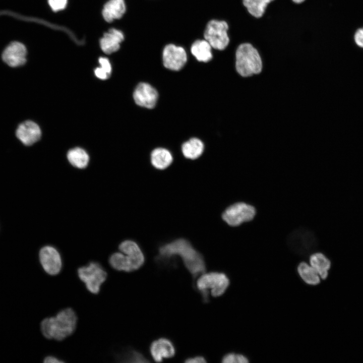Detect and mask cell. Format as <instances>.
Instances as JSON below:
<instances>
[{
	"label": "cell",
	"mask_w": 363,
	"mask_h": 363,
	"mask_svg": "<svg viewBox=\"0 0 363 363\" xmlns=\"http://www.w3.org/2000/svg\"><path fill=\"white\" fill-rule=\"evenodd\" d=\"M176 256L181 258L194 281L205 272L206 266L203 256L184 238H178L161 245L158 249L156 260L159 264L165 265Z\"/></svg>",
	"instance_id": "6da1fadb"
},
{
	"label": "cell",
	"mask_w": 363,
	"mask_h": 363,
	"mask_svg": "<svg viewBox=\"0 0 363 363\" xmlns=\"http://www.w3.org/2000/svg\"><path fill=\"white\" fill-rule=\"evenodd\" d=\"M77 320L75 312L67 308L58 312L55 316L44 319L40 324L41 331L47 339L62 341L75 331Z\"/></svg>",
	"instance_id": "7a4b0ae2"
},
{
	"label": "cell",
	"mask_w": 363,
	"mask_h": 363,
	"mask_svg": "<svg viewBox=\"0 0 363 363\" xmlns=\"http://www.w3.org/2000/svg\"><path fill=\"white\" fill-rule=\"evenodd\" d=\"M119 252L112 254L109 263L114 269L131 272L140 269L145 262V256L135 241L126 240L119 245Z\"/></svg>",
	"instance_id": "3957f363"
},
{
	"label": "cell",
	"mask_w": 363,
	"mask_h": 363,
	"mask_svg": "<svg viewBox=\"0 0 363 363\" xmlns=\"http://www.w3.org/2000/svg\"><path fill=\"white\" fill-rule=\"evenodd\" d=\"M235 69L241 77L248 78L261 73L263 69L262 57L251 44H240L235 51Z\"/></svg>",
	"instance_id": "277c9868"
},
{
	"label": "cell",
	"mask_w": 363,
	"mask_h": 363,
	"mask_svg": "<svg viewBox=\"0 0 363 363\" xmlns=\"http://www.w3.org/2000/svg\"><path fill=\"white\" fill-rule=\"evenodd\" d=\"M194 286L201 294L203 302L209 301V295L218 297L224 293L229 285L227 276L223 272L203 273L194 281Z\"/></svg>",
	"instance_id": "5b68a950"
},
{
	"label": "cell",
	"mask_w": 363,
	"mask_h": 363,
	"mask_svg": "<svg viewBox=\"0 0 363 363\" xmlns=\"http://www.w3.org/2000/svg\"><path fill=\"white\" fill-rule=\"evenodd\" d=\"M315 233L305 227H299L291 231L287 237L290 250L300 256H307L313 252L318 246Z\"/></svg>",
	"instance_id": "8992f818"
},
{
	"label": "cell",
	"mask_w": 363,
	"mask_h": 363,
	"mask_svg": "<svg viewBox=\"0 0 363 363\" xmlns=\"http://www.w3.org/2000/svg\"><path fill=\"white\" fill-rule=\"evenodd\" d=\"M77 273L79 279L85 283L87 290L94 294L99 292L101 285L107 277V274L102 267L95 262L79 268Z\"/></svg>",
	"instance_id": "52a82bcc"
},
{
	"label": "cell",
	"mask_w": 363,
	"mask_h": 363,
	"mask_svg": "<svg viewBox=\"0 0 363 363\" xmlns=\"http://www.w3.org/2000/svg\"><path fill=\"white\" fill-rule=\"evenodd\" d=\"M255 208L245 202H237L228 207L223 212V220L231 226H237L252 220L256 215Z\"/></svg>",
	"instance_id": "ba28073f"
},
{
	"label": "cell",
	"mask_w": 363,
	"mask_h": 363,
	"mask_svg": "<svg viewBox=\"0 0 363 363\" xmlns=\"http://www.w3.org/2000/svg\"><path fill=\"white\" fill-rule=\"evenodd\" d=\"M228 26L224 21L212 20L209 21L204 31V38L212 47L222 50L228 45Z\"/></svg>",
	"instance_id": "9c48e42d"
},
{
	"label": "cell",
	"mask_w": 363,
	"mask_h": 363,
	"mask_svg": "<svg viewBox=\"0 0 363 363\" xmlns=\"http://www.w3.org/2000/svg\"><path fill=\"white\" fill-rule=\"evenodd\" d=\"M39 258L45 272L52 276L58 274L62 267V261L58 251L53 247H42L39 253Z\"/></svg>",
	"instance_id": "30bf717a"
},
{
	"label": "cell",
	"mask_w": 363,
	"mask_h": 363,
	"mask_svg": "<svg viewBox=\"0 0 363 363\" xmlns=\"http://www.w3.org/2000/svg\"><path fill=\"white\" fill-rule=\"evenodd\" d=\"M164 66L171 70H180L186 64L187 55L185 50L172 44L166 45L162 53Z\"/></svg>",
	"instance_id": "8fae6325"
},
{
	"label": "cell",
	"mask_w": 363,
	"mask_h": 363,
	"mask_svg": "<svg viewBox=\"0 0 363 363\" xmlns=\"http://www.w3.org/2000/svg\"><path fill=\"white\" fill-rule=\"evenodd\" d=\"M27 50L22 43L14 41L9 44L4 50L2 57L9 66L18 67L26 62Z\"/></svg>",
	"instance_id": "7c38bea8"
},
{
	"label": "cell",
	"mask_w": 363,
	"mask_h": 363,
	"mask_svg": "<svg viewBox=\"0 0 363 363\" xmlns=\"http://www.w3.org/2000/svg\"><path fill=\"white\" fill-rule=\"evenodd\" d=\"M16 136L22 144L31 146L39 140L41 131L39 126L32 120H26L18 125Z\"/></svg>",
	"instance_id": "4fadbf2b"
},
{
	"label": "cell",
	"mask_w": 363,
	"mask_h": 363,
	"mask_svg": "<svg viewBox=\"0 0 363 363\" xmlns=\"http://www.w3.org/2000/svg\"><path fill=\"white\" fill-rule=\"evenodd\" d=\"M136 103L142 107L153 108L158 99V92L151 85L140 83L135 88L133 94Z\"/></svg>",
	"instance_id": "5bb4252c"
},
{
	"label": "cell",
	"mask_w": 363,
	"mask_h": 363,
	"mask_svg": "<svg viewBox=\"0 0 363 363\" xmlns=\"http://www.w3.org/2000/svg\"><path fill=\"white\" fill-rule=\"evenodd\" d=\"M149 351L155 361L161 362L164 359L172 357L175 353V348L170 339L162 337L151 343Z\"/></svg>",
	"instance_id": "9a60e30c"
},
{
	"label": "cell",
	"mask_w": 363,
	"mask_h": 363,
	"mask_svg": "<svg viewBox=\"0 0 363 363\" xmlns=\"http://www.w3.org/2000/svg\"><path fill=\"white\" fill-rule=\"evenodd\" d=\"M123 33L117 29L112 28L104 34L100 39L101 49L106 54L116 51L120 47V43L124 40Z\"/></svg>",
	"instance_id": "2e32d148"
},
{
	"label": "cell",
	"mask_w": 363,
	"mask_h": 363,
	"mask_svg": "<svg viewBox=\"0 0 363 363\" xmlns=\"http://www.w3.org/2000/svg\"><path fill=\"white\" fill-rule=\"evenodd\" d=\"M125 11L126 6L124 0H109L103 7L102 15L106 21L111 22L120 18Z\"/></svg>",
	"instance_id": "e0dca14e"
},
{
	"label": "cell",
	"mask_w": 363,
	"mask_h": 363,
	"mask_svg": "<svg viewBox=\"0 0 363 363\" xmlns=\"http://www.w3.org/2000/svg\"><path fill=\"white\" fill-rule=\"evenodd\" d=\"M310 263L318 273L321 279L327 278L331 263L324 254L320 252L312 254L310 257Z\"/></svg>",
	"instance_id": "ac0fdd59"
},
{
	"label": "cell",
	"mask_w": 363,
	"mask_h": 363,
	"mask_svg": "<svg viewBox=\"0 0 363 363\" xmlns=\"http://www.w3.org/2000/svg\"><path fill=\"white\" fill-rule=\"evenodd\" d=\"M173 161L171 153L162 148H156L151 154V162L156 169H164L168 167Z\"/></svg>",
	"instance_id": "d6986e66"
},
{
	"label": "cell",
	"mask_w": 363,
	"mask_h": 363,
	"mask_svg": "<svg viewBox=\"0 0 363 363\" xmlns=\"http://www.w3.org/2000/svg\"><path fill=\"white\" fill-rule=\"evenodd\" d=\"M211 49L212 46L206 40H197L192 45L191 51L198 60L206 63L213 57Z\"/></svg>",
	"instance_id": "ffe728a7"
},
{
	"label": "cell",
	"mask_w": 363,
	"mask_h": 363,
	"mask_svg": "<svg viewBox=\"0 0 363 363\" xmlns=\"http://www.w3.org/2000/svg\"><path fill=\"white\" fill-rule=\"evenodd\" d=\"M182 150L186 158L195 159L202 155L204 150V144L199 139L193 138L183 144Z\"/></svg>",
	"instance_id": "44dd1931"
},
{
	"label": "cell",
	"mask_w": 363,
	"mask_h": 363,
	"mask_svg": "<svg viewBox=\"0 0 363 363\" xmlns=\"http://www.w3.org/2000/svg\"><path fill=\"white\" fill-rule=\"evenodd\" d=\"M67 158L73 166L80 169L85 168L89 161L88 153L78 147L70 150L67 153Z\"/></svg>",
	"instance_id": "7402d4cb"
},
{
	"label": "cell",
	"mask_w": 363,
	"mask_h": 363,
	"mask_svg": "<svg viewBox=\"0 0 363 363\" xmlns=\"http://www.w3.org/2000/svg\"><path fill=\"white\" fill-rule=\"evenodd\" d=\"M297 270L301 279L307 284L316 285L320 282L321 278L313 267L306 262L299 264Z\"/></svg>",
	"instance_id": "603a6c76"
},
{
	"label": "cell",
	"mask_w": 363,
	"mask_h": 363,
	"mask_svg": "<svg viewBox=\"0 0 363 363\" xmlns=\"http://www.w3.org/2000/svg\"><path fill=\"white\" fill-rule=\"evenodd\" d=\"M274 0H243L244 6L253 16L259 18L265 13L267 5Z\"/></svg>",
	"instance_id": "cb8c5ba5"
},
{
	"label": "cell",
	"mask_w": 363,
	"mask_h": 363,
	"mask_svg": "<svg viewBox=\"0 0 363 363\" xmlns=\"http://www.w3.org/2000/svg\"><path fill=\"white\" fill-rule=\"evenodd\" d=\"M123 362H148L149 360L140 352L135 350H128L123 357Z\"/></svg>",
	"instance_id": "d4e9b609"
},
{
	"label": "cell",
	"mask_w": 363,
	"mask_h": 363,
	"mask_svg": "<svg viewBox=\"0 0 363 363\" xmlns=\"http://www.w3.org/2000/svg\"><path fill=\"white\" fill-rule=\"evenodd\" d=\"M221 361L223 363H248L249 360L243 354L229 353L222 357Z\"/></svg>",
	"instance_id": "484cf974"
},
{
	"label": "cell",
	"mask_w": 363,
	"mask_h": 363,
	"mask_svg": "<svg viewBox=\"0 0 363 363\" xmlns=\"http://www.w3.org/2000/svg\"><path fill=\"white\" fill-rule=\"evenodd\" d=\"M48 2L51 9L54 12L63 10L67 4V0H48Z\"/></svg>",
	"instance_id": "4316f807"
},
{
	"label": "cell",
	"mask_w": 363,
	"mask_h": 363,
	"mask_svg": "<svg viewBox=\"0 0 363 363\" xmlns=\"http://www.w3.org/2000/svg\"><path fill=\"white\" fill-rule=\"evenodd\" d=\"M98 60L100 65V67L110 75L111 71V67L109 60L106 57H101L99 58Z\"/></svg>",
	"instance_id": "83f0119b"
},
{
	"label": "cell",
	"mask_w": 363,
	"mask_h": 363,
	"mask_svg": "<svg viewBox=\"0 0 363 363\" xmlns=\"http://www.w3.org/2000/svg\"><path fill=\"white\" fill-rule=\"evenodd\" d=\"M354 40L358 46L363 48V28L356 31L354 35Z\"/></svg>",
	"instance_id": "f1b7e54d"
},
{
	"label": "cell",
	"mask_w": 363,
	"mask_h": 363,
	"mask_svg": "<svg viewBox=\"0 0 363 363\" xmlns=\"http://www.w3.org/2000/svg\"><path fill=\"white\" fill-rule=\"evenodd\" d=\"M186 363H203L206 362V358L201 355H198L186 358L185 361Z\"/></svg>",
	"instance_id": "f546056e"
},
{
	"label": "cell",
	"mask_w": 363,
	"mask_h": 363,
	"mask_svg": "<svg viewBox=\"0 0 363 363\" xmlns=\"http://www.w3.org/2000/svg\"><path fill=\"white\" fill-rule=\"evenodd\" d=\"M94 73L97 78L102 80L107 79L110 76L104 71L100 67L96 68L94 70Z\"/></svg>",
	"instance_id": "4dcf8cb0"
},
{
	"label": "cell",
	"mask_w": 363,
	"mask_h": 363,
	"mask_svg": "<svg viewBox=\"0 0 363 363\" xmlns=\"http://www.w3.org/2000/svg\"><path fill=\"white\" fill-rule=\"evenodd\" d=\"M44 363H63L64 361L53 356H47L43 360Z\"/></svg>",
	"instance_id": "1f68e13d"
},
{
	"label": "cell",
	"mask_w": 363,
	"mask_h": 363,
	"mask_svg": "<svg viewBox=\"0 0 363 363\" xmlns=\"http://www.w3.org/2000/svg\"><path fill=\"white\" fill-rule=\"evenodd\" d=\"M305 0H292V1L296 4H300L304 2Z\"/></svg>",
	"instance_id": "d6a6232c"
}]
</instances>
